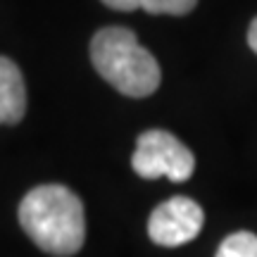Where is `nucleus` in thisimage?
<instances>
[{
    "mask_svg": "<svg viewBox=\"0 0 257 257\" xmlns=\"http://www.w3.org/2000/svg\"><path fill=\"white\" fill-rule=\"evenodd\" d=\"M202 224H205V212L200 205L186 195H176L153 210L148 219V236L157 245L176 248L191 243L202 231Z\"/></svg>",
    "mask_w": 257,
    "mask_h": 257,
    "instance_id": "obj_4",
    "label": "nucleus"
},
{
    "mask_svg": "<svg viewBox=\"0 0 257 257\" xmlns=\"http://www.w3.org/2000/svg\"><path fill=\"white\" fill-rule=\"evenodd\" d=\"M19 224L43 252L69 257L86 240V212L67 186H36L19 202Z\"/></svg>",
    "mask_w": 257,
    "mask_h": 257,
    "instance_id": "obj_1",
    "label": "nucleus"
},
{
    "mask_svg": "<svg viewBox=\"0 0 257 257\" xmlns=\"http://www.w3.org/2000/svg\"><path fill=\"white\" fill-rule=\"evenodd\" d=\"M107 8L119 10V12H134V10H146L150 15H188L198 0H102Z\"/></svg>",
    "mask_w": 257,
    "mask_h": 257,
    "instance_id": "obj_6",
    "label": "nucleus"
},
{
    "mask_svg": "<svg viewBox=\"0 0 257 257\" xmlns=\"http://www.w3.org/2000/svg\"><path fill=\"white\" fill-rule=\"evenodd\" d=\"M217 257H257V236L250 231L231 233L221 240Z\"/></svg>",
    "mask_w": 257,
    "mask_h": 257,
    "instance_id": "obj_7",
    "label": "nucleus"
},
{
    "mask_svg": "<svg viewBox=\"0 0 257 257\" xmlns=\"http://www.w3.org/2000/svg\"><path fill=\"white\" fill-rule=\"evenodd\" d=\"M91 60L95 72L128 98L153 95L162 81L157 60L138 43L131 29H100L91 41Z\"/></svg>",
    "mask_w": 257,
    "mask_h": 257,
    "instance_id": "obj_2",
    "label": "nucleus"
},
{
    "mask_svg": "<svg viewBox=\"0 0 257 257\" xmlns=\"http://www.w3.org/2000/svg\"><path fill=\"white\" fill-rule=\"evenodd\" d=\"M131 167L141 179L167 176L172 181H188L195 169V157L169 131L150 128L138 136Z\"/></svg>",
    "mask_w": 257,
    "mask_h": 257,
    "instance_id": "obj_3",
    "label": "nucleus"
},
{
    "mask_svg": "<svg viewBox=\"0 0 257 257\" xmlns=\"http://www.w3.org/2000/svg\"><path fill=\"white\" fill-rule=\"evenodd\" d=\"M248 46L252 48V53L257 55V17L252 19V24L248 29Z\"/></svg>",
    "mask_w": 257,
    "mask_h": 257,
    "instance_id": "obj_8",
    "label": "nucleus"
},
{
    "mask_svg": "<svg viewBox=\"0 0 257 257\" xmlns=\"http://www.w3.org/2000/svg\"><path fill=\"white\" fill-rule=\"evenodd\" d=\"M27 114V86L19 67L0 57V124H19Z\"/></svg>",
    "mask_w": 257,
    "mask_h": 257,
    "instance_id": "obj_5",
    "label": "nucleus"
}]
</instances>
